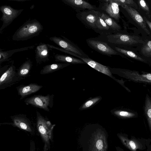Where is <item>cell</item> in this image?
<instances>
[{"label": "cell", "instance_id": "6da1fadb", "mask_svg": "<svg viewBox=\"0 0 151 151\" xmlns=\"http://www.w3.org/2000/svg\"><path fill=\"white\" fill-rule=\"evenodd\" d=\"M43 29V26L37 20L29 19L14 32L12 39L16 41L27 40L38 35Z\"/></svg>", "mask_w": 151, "mask_h": 151}, {"label": "cell", "instance_id": "7a4b0ae2", "mask_svg": "<svg viewBox=\"0 0 151 151\" xmlns=\"http://www.w3.org/2000/svg\"><path fill=\"white\" fill-rule=\"evenodd\" d=\"M99 37L109 44L132 45L139 43V38L135 36L121 33L118 31L113 33L100 35Z\"/></svg>", "mask_w": 151, "mask_h": 151}, {"label": "cell", "instance_id": "3957f363", "mask_svg": "<svg viewBox=\"0 0 151 151\" xmlns=\"http://www.w3.org/2000/svg\"><path fill=\"white\" fill-rule=\"evenodd\" d=\"M88 46L91 49L99 53L109 56L114 55H120L109 43L102 40L99 37L89 38L86 40Z\"/></svg>", "mask_w": 151, "mask_h": 151}, {"label": "cell", "instance_id": "277c9868", "mask_svg": "<svg viewBox=\"0 0 151 151\" xmlns=\"http://www.w3.org/2000/svg\"><path fill=\"white\" fill-rule=\"evenodd\" d=\"M54 95L47 94L46 96L41 95H34L25 99V104L41 109L47 111H50L49 108L53 106Z\"/></svg>", "mask_w": 151, "mask_h": 151}, {"label": "cell", "instance_id": "5b68a950", "mask_svg": "<svg viewBox=\"0 0 151 151\" xmlns=\"http://www.w3.org/2000/svg\"><path fill=\"white\" fill-rule=\"evenodd\" d=\"M119 73L122 77L134 82L151 85L150 73L127 69L120 70Z\"/></svg>", "mask_w": 151, "mask_h": 151}, {"label": "cell", "instance_id": "8992f818", "mask_svg": "<svg viewBox=\"0 0 151 151\" xmlns=\"http://www.w3.org/2000/svg\"><path fill=\"white\" fill-rule=\"evenodd\" d=\"M62 38L54 36L50 37L49 40L53 42L61 48L84 57L89 58L79 47L65 37Z\"/></svg>", "mask_w": 151, "mask_h": 151}, {"label": "cell", "instance_id": "52a82bcc", "mask_svg": "<svg viewBox=\"0 0 151 151\" xmlns=\"http://www.w3.org/2000/svg\"><path fill=\"white\" fill-rule=\"evenodd\" d=\"M24 9H15L10 6L2 5L0 6V10L2 15L0 20L3 22V24L0 29L1 34L3 30L10 24L24 10Z\"/></svg>", "mask_w": 151, "mask_h": 151}, {"label": "cell", "instance_id": "ba28073f", "mask_svg": "<svg viewBox=\"0 0 151 151\" xmlns=\"http://www.w3.org/2000/svg\"><path fill=\"white\" fill-rule=\"evenodd\" d=\"M101 12L98 10H87L78 12L77 18L87 28L95 30V24Z\"/></svg>", "mask_w": 151, "mask_h": 151}, {"label": "cell", "instance_id": "9c48e42d", "mask_svg": "<svg viewBox=\"0 0 151 151\" xmlns=\"http://www.w3.org/2000/svg\"><path fill=\"white\" fill-rule=\"evenodd\" d=\"M36 114L38 131L44 141L48 142L51 139L52 132L55 125L52 124L38 111Z\"/></svg>", "mask_w": 151, "mask_h": 151}, {"label": "cell", "instance_id": "30bf717a", "mask_svg": "<svg viewBox=\"0 0 151 151\" xmlns=\"http://www.w3.org/2000/svg\"><path fill=\"white\" fill-rule=\"evenodd\" d=\"M98 10L104 13L116 20H119L120 16L119 5L113 0H99Z\"/></svg>", "mask_w": 151, "mask_h": 151}, {"label": "cell", "instance_id": "8fae6325", "mask_svg": "<svg viewBox=\"0 0 151 151\" xmlns=\"http://www.w3.org/2000/svg\"><path fill=\"white\" fill-rule=\"evenodd\" d=\"M21 80L16 71L15 67L13 65H11L1 77L0 90L10 87Z\"/></svg>", "mask_w": 151, "mask_h": 151}, {"label": "cell", "instance_id": "7c38bea8", "mask_svg": "<svg viewBox=\"0 0 151 151\" xmlns=\"http://www.w3.org/2000/svg\"><path fill=\"white\" fill-rule=\"evenodd\" d=\"M108 144L104 133L98 131L94 134L90 142L91 151H106Z\"/></svg>", "mask_w": 151, "mask_h": 151}, {"label": "cell", "instance_id": "4fadbf2b", "mask_svg": "<svg viewBox=\"0 0 151 151\" xmlns=\"http://www.w3.org/2000/svg\"><path fill=\"white\" fill-rule=\"evenodd\" d=\"M67 5L71 7L77 13L87 10H98V8L89 2L82 0H62Z\"/></svg>", "mask_w": 151, "mask_h": 151}, {"label": "cell", "instance_id": "5bb4252c", "mask_svg": "<svg viewBox=\"0 0 151 151\" xmlns=\"http://www.w3.org/2000/svg\"><path fill=\"white\" fill-rule=\"evenodd\" d=\"M121 6L127 11L130 17L147 34H150V32L146 27L144 19L135 9L127 5H124Z\"/></svg>", "mask_w": 151, "mask_h": 151}, {"label": "cell", "instance_id": "9a60e30c", "mask_svg": "<svg viewBox=\"0 0 151 151\" xmlns=\"http://www.w3.org/2000/svg\"><path fill=\"white\" fill-rule=\"evenodd\" d=\"M10 118L14 126L28 132L32 131L31 122L26 115L19 114L11 116Z\"/></svg>", "mask_w": 151, "mask_h": 151}, {"label": "cell", "instance_id": "2e32d148", "mask_svg": "<svg viewBox=\"0 0 151 151\" xmlns=\"http://www.w3.org/2000/svg\"><path fill=\"white\" fill-rule=\"evenodd\" d=\"M73 56L82 60L85 63L98 71L108 76H111V74L107 67L89 58L83 57L76 54H74Z\"/></svg>", "mask_w": 151, "mask_h": 151}, {"label": "cell", "instance_id": "e0dca14e", "mask_svg": "<svg viewBox=\"0 0 151 151\" xmlns=\"http://www.w3.org/2000/svg\"><path fill=\"white\" fill-rule=\"evenodd\" d=\"M49 48L47 44L42 42L36 47L35 50V58L37 64L49 60Z\"/></svg>", "mask_w": 151, "mask_h": 151}, {"label": "cell", "instance_id": "ac0fdd59", "mask_svg": "<svg viewBox=\"0 0 151 151\" xmlns=\"http://www.w3.org/2000/svg\"><path fill=\"white\" fill-rule=\"evenodd\" d=\"M43 86L35 83H31L27 85H22L16 88L18 93L20 96V99L31 94L35 93L40 89Z\"/></svg>", "mask_w": 151, "mask_h": 151}, {"label": "cell", "instance_id": "d6986e66", "mask_svg": "<svg viewBox=\"0 0 151 151\" xmlns=\"http://www.w3.org/2000/svg\"><path fill=\"white\" fill-rule=\"evenodd\" d=\"M118 136L122 143L131 151H137V149L141 148L142 145L137 140L133 139H129L120 135H118Z\"/></svg>", "mask_w": 151, "mask_h": 151}, {"label": "cell", "instance_id": "ffe728a7", "mask_svg": "<svg viewBox=\"0 0 151 151\" xmlns=\"http://www.w3.org/2000/svg\"><path fill=\"white\" fill-rule=\"evenodd\" d=\"M95 31L99 33L100 35L108 34L114 32L100 17V15L98 17L96 22Z\"/></svg>", "mask_w": 151, "mask_h": 151}, {"label": "cell", "instance_id": "44dd1931", "mask_svg": "<svg viewBox=\"0 0 151 151\" xmlns=\"http://www.w3.org/2000/svg\"><path fill=\"white\" fill-rule=\"evenodd\" d=\"M35 46L32 45L20 48L14 49L6 51H3L0 49V64L7 61L9 58L15 53L29 50L33 48Z\"/></svg>", "mask_w": 151, "mask_h": 151}, {"label": "cell", "instance_id": "7402d4cb", "mask_svg": "<svg viewBox=\"0 0 151 151\" xmlns=\"http://www.w3.org/2000/svg\"><path fill=\"white\" fill-rule=\"evenodd\" d=\"M100 16L114 32L119 31L122 29L121 26L114 19L107 14L101 12Z\"/></svg>", "mask_w": 151, "mask_h": 151}, {"label": "cell", "instance_id": "603a6c76", "mask_svg": "<svg viewBox=\"0 0 151 151\" xmlns=\"http://www.w3.org/2000/svg\"><path fill=\"white\" fill-rule=\"evenodd\" d=\"M69 65V64L64 63H55L46 65L40 71V74L45 75L54 72L61 69Z\"/></svg>", "mask_w": 151, "mask_h": 151}, {"label": "cell", "instance_id": "cb8c5ba5", "mask_svg": "<svg viewBox=\"0 0 151 151\" xmlns=\"http://www.w3.org/2000/svg\"><path fill=\"white\" fill-rule=\"evenodd\" d=\"M32 66V62L28 59L21 65L17 71L19 77L21 79L27 76L29 74Z\"/></svg>", "mask_w": 151, "mask_h": 151}, {"label": "cell", "instance_id": "d4e9b609", "mask_svg": "<svg viewBox=\"0 0 151 151\" xmlns=\"http://www.w3.org/2000/svg\"><path fill=\"white\" fill-rule=\"evenodd\" d=\"M54 57L55 61L56 62L73 64L85 63L81 59L68 55L56 54Z\"/></svg>", "mask_w": 151, "mask_h": 151}, {"label": "cell", "instance_id": "484cf974", "mask_svg": "<svg viewBox=\"0 0 151 151\" xmlns=\"http://www.w3.org/2000/svg\"><path fill=\"white\" fill-rule=\"evenodd\" d=\"M143 110L148 126L151 132V96L148 94L146 95Z\"/></svg>", "mask_w": 151, "mask_h": 151}, {"label": "cell", "instance_id": "4316f807", "mask_svg": "<svg viewBox=\"0 0 151 151\" xmlns=\"http://www.w3.org/2000/svg\"><path fill=\"white\" fill-rule=\"evenodd\" d=\"M112 47L116 51L121 54L125 55L143 63H147V61L137 55L133 52L115 46H113Z\"/></svg>", "mask_w": 151, "mask_h": 151}, {"label": "cell", "instance_id": "83f0119b", "mask_svg": "<svg viewBox=\"0 0 151 151\" xmlns=\"http://www.w3.org/2000/svg\"><path fill=\"white\" fill-rule=\"evenodd\" d=\"M114 113L117 116L124 118H133L138 116L137 113L132 110H117Z\"/></svg>", "mask_w": 151, "mask_h": 151}, {"label": "cell", "instance_id": "f1b7e54d", "mask_svg": "<svg viewBox=\"0 0 151 151\" xmlns=\"http://www.w3.org/2000/svg\"><path fill=\"white\" fill-rule=\"evenodd\" d=\"M141 52L146 57H151V41H148L142 47Z\"/></svg>", "mask_w": 151, "mask_h": 151}, {"label": "cell", "instance_id": "f546056e", "mask_svg": "<svg viewBox=\"0 0 151 151\" xmlns=\"http://www.w3.org/2000/svg\"><path fill=\"white\" fill-rule=\"evenodd\" d=\"M119 5H127L137 8V5L133 0H113Z\"/></svg>", "mask_w": 151, "mask_h": 151}, {"label": "cell", "instance_id": "4dcf8cb0", "mask_svg": "<svg viewBox=\"0 0 151 151\" xmlns=\"http://www.w3.org/2000/svg\"><path fill=\"white\" fill-rule=\"evenodd\" d=\"M100 99L99 98L96 97L88 100L83 105L82 108L84 109L88 108L98 101Z\"/></svg>", "mask_w": 151, "mask_h": 151}, {"label": "cell", "instance_id": "1f68e13d", "mask_svg": "<svg viewBox=\"0 0 151 151\" xmlns=\"http://www.w3.org/2000/svg\"><path fill=\"white\" fill-rule=\"evenodd\" d=\"M138 3L139 6L142 9L147 12V14H149L150 12L149 8L145 1L143 0H138Z\"/></svg>", "mask_w": 151, "mask_h": 151}, {"label": "cell", "instance_id": "d6a6232c", "mask_svg": "<svg viewBox=\"0 0 151 151\" xmlns=\"http://www.w3.org/2000/svg\"><path fill=\"white\" fill-rule=\"evenodd\" d=\"M144 20L145 23H147L148 27H149L151 31V22L145 18V17L144 18Z\"/></svg>", "mask_w": 151, "mask_h": 151}, {"label": "cell", "instance_id": "836d02e7", "mask_svg": "<svg viewBox=\"0 0 151 151\" xmlns=\"http://www.w3.org/2000/svg\"><path fill=\"white\" fill-rule=\"evenodd\" d=\"M119 151H122V150H119Z\"/></svg>", "mask_w": 151, "mask_h": 151}]
</instances>
